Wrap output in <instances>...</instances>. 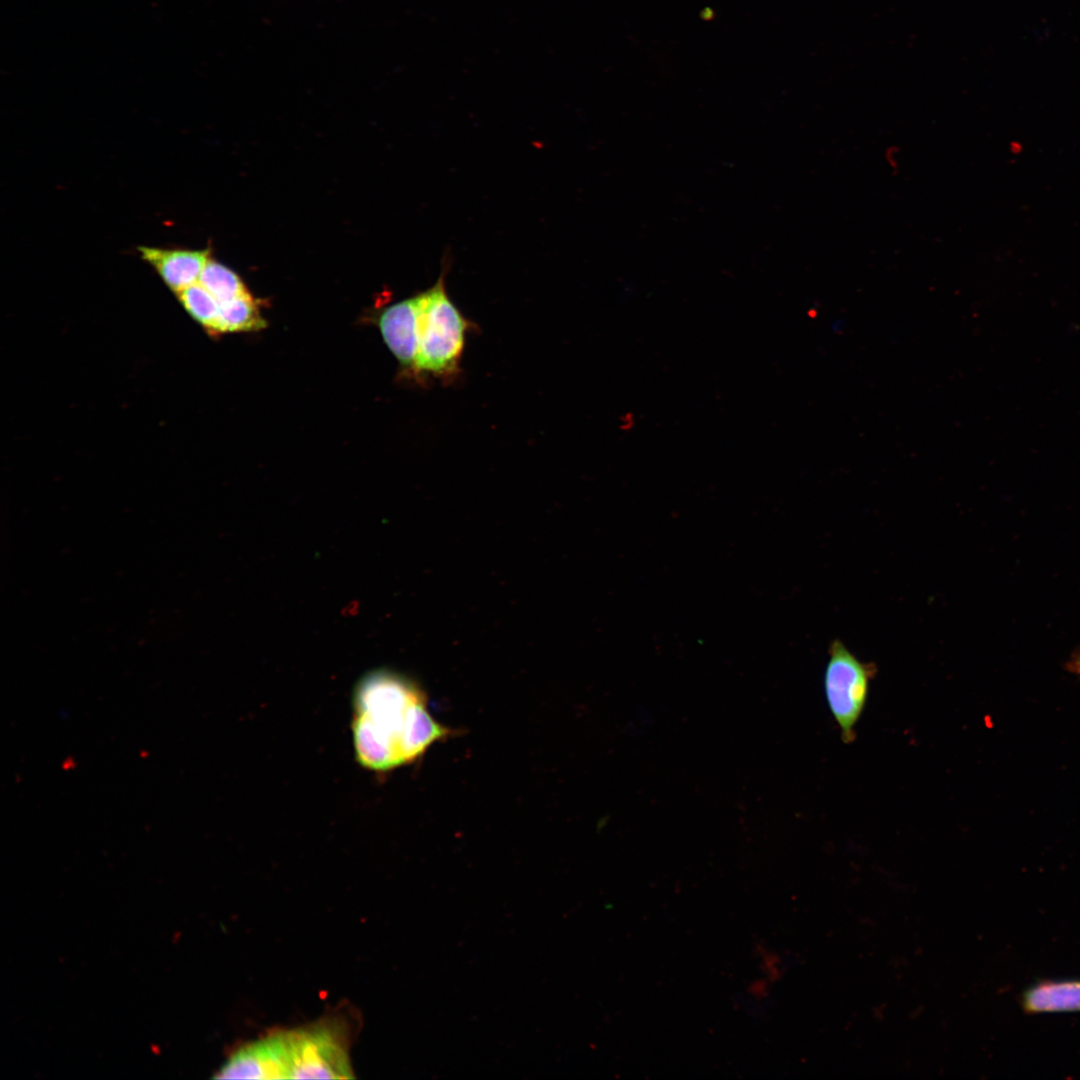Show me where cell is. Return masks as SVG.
Segmentation results:
<instances>
[{
    "instance_id": "7a4b0ae2",
    "label": "cell",
    "mask_w": 1080,
    "mask_h": 1080,
    "mask_svg": "<svg viewBox=\"0 0 1080 1080\" xmlns=\"http://www.w3.org/2000/svg\"><path fill=\"white\" fill-rule=\"evenodd\" d=\"M471 325L447 295L441 276L423 293L414 369L440 377L454 375Z\"/></svg>"
},
{
    "instance_id": "52a82bcc",
    "label": "cell",
    "mask_w": 1080,
    "mask_h": 1080,
    "mask_svg": "<svg viewBox=\"0 0 1080 1080\" xmlns=\"http://www.w3.org/2000/svg\"><path fill=\"white\" fill-rule=\"evenodd\" d=\"M140 256L160 275L175 293L198 282L210 259L209 250L139 247Z\"/></svg>"
},
{
    "instance_id": "6da1fadb",
    "label": "cell",
    "mask_w": 1080,
    "mask_h": 1080,
    "mask_svg": "<svg viewBox=\"0 0 1080 1080\" xmlns=\"http://www.w3.org/2000/svg\"><path fill=\"white\" fill-rule=\"evenodd\" d=\"M352 704L356 759L369 770L384 772L413 762L452 733L430 715L416 682L391 670L363 675L354 687Z\"/></svg>"
},
{
    "instance_id": "8fae6325",
    "label": "cell",
    "mask_w": 1080,
    "mask_h": 1080,
    "mask_svg": "<svg viewBox=\"0 0 1080 1080\" xmlns=\"http://www.w3.org/2000/svg\"><path fill=\"white\" fill-rule=\"evenodd\" d=\"M198 282L220 303L249 293L234 271L211 258L206 263Z\"/></svg>"
},
{
    "instance_id": "ba28073f",
    "label": "cell",
    "mask_w": 1080,
    "mask_h": 1080,
    "mask_svg": "<svg viewBox=\"0 0 1080 1080\" xmlns=\"http://www.w3.org/2000/svg\"><path fill=\"white\" fill-rule=\"evenodd\" d=\"M1030 1013L1080 1011V980L1046 981L1030 987L1023 996Z\"/></svg>"
},
{
    "instance_id": "9c48e42d",
    "label": "cell",
    "mask_w": 1080,
    "mask_h": 1080,
    "mask_svg": "<svg viewBox=\"0 0 1080 1080\" xmlns=\"http://www.w3.org/2000/svg\"><path fill=\"white\" fill-rule=\"evenodd\" d=\"M265 326L258 304L250 293L220 303L219 334L258 331Z\"/></svg>"
},
{
    "instance_id": "7c38bea8",
    "label": "cell",
    "mask_w": 1080,
    "mask_h": 1080,
    "mask_svg": "<svg viewBox=\"0 0 1080 1080\" xmlns=\"http://www.w3.org/2000/svg\"><path fill=\"white\" fill-rule=\"evenodd\" d=\"M1067 667L1072 673L1080 676V650L1071 656Z\"/></svg>"
},
{
    "instance_id": "30bf717a",
    "label": "cell",
    "mask_w": 1080,
    "mask_h": 1080,
    "mask_svg": "<svg viewBox=\"0 0 1080 1080\" xmlns=\"http://www.w3.org/2000/svg\"><path fill=\"white\" fill-rule=\"evenodd\" d=\"M184 309L210 335H219L220 302L199 282L176 293Z\"/></svg>"
},
{
    "instance_id": "5b68a950",
    "label": "cell",
    "mask_w": 1080,
    "mask_h": 1080,
    "mask_svg": "<svg viewBox=\"0 0 1080 1080\" xmlns=\"http://www.w3.org/2000/svg\"><path fill=\"white\" fill-rule=\"evenodd\" d=\"M218 1079H289L284 1031L240 1047L215 1075Z\"/></svg>"
},
{
    "instance_id": "277c9868",
    "label": "cell",
    "mask_w": 1080,
    "mask_h": 1080,
    "mask_svg": "<svg viewBox=\"0 0 1080 1080\" xmlns=\"http://www.w3.org/2000/svg\"><path fill=\"white\" fill-rule=\"evenodd\" d=\"M289 1079H351L347 1037L335 1020L284 1031Z\"/></svg>"
},
{
    "instance_id": "8992f818",
    "label": "cell",
    "mask_w": 1080,
    "mask_h": 1080,
    "mask_svg": "<svg viewBox=\"0 0 1080 1080\" xmlns=\"http://www.w3.org/2000/svg\"><path fill=\"white\" fill-rule=\"evenodd\" d=\"M422 305L423 293L388 307L379 317L378 324L386 345L406 367L414 368Z\"/></svg>"
},
{
    "instance_id": "3957f363",
    "label": "cell",
    "mask_w": 1080,
    "mask_h": 1080,
    "mask_svg": "<svg viewBox=\"0 0 1080 1080\" xmlns=\"http://www.w3.org/2000/svg\"><path fill=\"white\" fill-rule=\"evenodd\" d=\"M875 673L874 664L861 661L841 640L830 643L824 670V695L845 744L856 738L855 729L865 710Z\"/></svg>"
}]
</instances>
